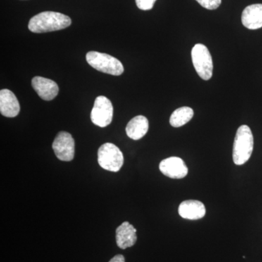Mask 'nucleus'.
<instances>
[{"label":"nucleus","mask_w":262,"mask_h":262,"mask_svg":"<svg viewBox=\"0 0 262 262\" xmlns=\"http://www.w3.org/2000/svg\"><path fill=\"white\" fill-rule=\"evenodd\" d=\"M108 262H125V257L122 255L119 254L114 256Z\"/></svg>","instance_id":"nucleus-18"},{"label":"nucleus","mask_w":262,"mask_h":262,"mask_svg":"<svg viewBox=\"0 0 262 262\" xmlns=\"http://www.w3.org/2000/svg\"><path fill=\"white\" fill-rule=\"evenodd\" d=\"M253 149V136L248 125L239 127L236 133L232 151L234 163L242 165L251 158Z\"/></svg>","instance_id":"nucleus-2"},{"label":"nucleus","mask_w":262,"mask_h":262,"mask_svg":"<svg viewBox=\"0 0 262 262\" xmlns=\"http://www.w3.org/2000/svg\"><path fill=\"white\" fill-rule=\"evenodd\" d=\"M32 84L38 96L45 101H51L56 98L59 91L56 82L45 77H34Z\"/></svg>","instance_id":"nucleus-9"},{"label":"nucleus","mask_w":262,"mask_h":262,"mask_svg":"<svg viewBox=\"0 0 262 262\" xmlns=\"http://www.w3.org/2000/svg\"><path fill=\"white\" fill-rule=\"evenodd\" d=\"M113 103L110 100L105 96H98L95 100L94 107L91 111V120L98 127L108 126L113 121Z\"/></svg>","instance_id":"nucleus-6"},{"label":"nucleus","mask_w":262,"mask_h":262,"mask_svg":"<svg viewBox=\"0 0 262 262\" xmlns=\"http://www.w3.org/2000/svg\"><path fill=\"white\" fill-rule=\"evenodd\" d=\"M0 113L3 116L15 117L20 113V104L16 96L8 89L0 91Z\"/></svg>","instance_id":"nucleus-10"},{"label":"nucleus","mask_w":262,"mask_h":262,"mask_svg":"<svg viewBox=\"0 0 262 262\" xmlns=\"http://www.w3.org/2000/svg\"><path fill=\"white\" fill-rule=\"evenodd\" d=\"M203 8L208 10H215L220 6L222 0H196Z\"/></svg>","instance_id":"nucleus-16"},{"label":"nucleus","mask_w":262,"mask_h":262,"mask_svg":"<svg viewBox=\"0 0 262 262\" xmlns=\"http://www.w3.org/2000/svg\"><path fill=\"white\" fill-rule=\"evenodd\" d=\"M149 130V121L146 117L139 115L134 117L127 123L126 134L130 139L133 140H139L146 135Z\"/></svg>","instance_id":"nucleus-14"},{"label":"nucleus","mask_w":262,"mask_h":262,"mask_svg":"<svg viewBox=\"0 0 262 262\" xmlns=\"http://www.w3.org/2000/svg\"><path fill=\"white\" fill-rule=\"evenodd\" d=\"M53 149L58 159L70 162L75 157V140L69 133H58L53 143Z\"/></svg>","instance_id":"nucleus-7"},{"label":"nucleus","mask_w":262,"mask_h":262,"mask_svg":"<svg viewBox=\"0 0 262 262\" xmlns=\"http://www.w3.org/2000/svg\"><path fill=\"white\" fill-rule=\"evenodd\" d=\"M86 60L93 68L103 73L115 76L123 73L124 67L121 62L106 53L90 51L86 55Z\"/></svg>","instance_id":"nucleus-3"},{"label":"nucleus","mask_w":262,"mask_h":262,"mask_svg":"<svg viewBox=\"0 0 262 262\" xmlns=\"http://www.w3.org/2000/svg\"><path fill=\"white\" fill-rule=\"evenodd\" d=\"M243 25L248 29L255 30L262 27V4H253L245 8L243 11Z\"/></svg>","instance_id":"nucleus-13"},{"label":"nucleus","mask_w":262,"mask_h":262,"mask_svg":"<svg viewBox=\"0 0 262 262\" xmlns=\"http://www.w3.org/2000/svg\"><path fill=\"white\" fill-rule=\"evenodd\" d=\"M71 24L72 20L67 15L57 12L46 11L32 17L28 27L34 33H46L67 28Z\"/></svg>","instance_id":"nucleus-1"},{"label":"nucleus","mask_w":262,"mask_h":262,"mask_svg":"<svg viewBox=\"0 0 262 262\" xmlns=\"http://www.w3.org/2000/svg\"><path fill=\"white\" fill-rule=\"evenodd\" d=\"M98 163L104 170L118 172L123 165V155L116 145L106 143L98 150Z\"/></svg>","instance_id":"nucleus-4"},{"label":"nucleus","mask_w":262,"mask_h":262,"mask_svg":"<svg viewBox=\"0 0 262 262\" xmlns=\"http://www.w3.org/2000/svg\"><path fill=\"white\" fill-rule=\"evenodd\" d=\"M159 167L160 171L170 179H183L187 177L188 173L187 165L184 160L178 157H170L162 160Z\"/></svg>","instance_id":"nucleus-8"},{"label":"nucleus","mask_w":262,"mask_h":262,"mask_svg":"<svg viewBox=\"0 0 262 262\" xmlns=\"http://www.w3.org/2000/svg\"><path fill=\"white\" fill-rule=\"evenodd\" d=\"M192 60L196 73L203 80H209L213 75V64L211 53L203 44H196L192 50Z\"/></svg>","instance_id":"nucleus-5"},{"label":"nucleus","mask_w":262,"mask_h":262,"mask_svg":"<svg viewBox=\"0 0 262 262\" xmlns=\"http://www.w3.org/2000/svg\"><path fill=\"white\" fill-rule=\"evenodd\" d=\"M206 210L204 204L201 201L189 200L181 203L179 207V213L183 219L198 220L203 218Z\"/></svg>","instance_id":"nucleus-11"},{"label":"nucleus","mask_w":262,"mask_h":262,"mask_svg":"<svg viewBox=\"0 0 262 262\" xmlns=\"http://www.w3.org/2000/svg\"><path fill=\"white\" fill-rule=\"evenodd\" d=\"M156 0H136L138 8L142 10L152 9Z\"/></svg>","instance_id":"nucleus-17"},{"label":"nucleus","mask_w":262,"mask_h":262,"mask_svg":"<svg viewBox=\"0 0 262 262\" xmlns=\"http://www.w3.org/2000/svg\"><path fill=\"white\" fill-rule=\"evenodd\" d=\"M194 116L192 108L183 106L176 110L170 117V124L174 127H182L190 121Z\"/></svg>","instance_id":"nucleus-15"},{"label":"nucleus","mask_w":262,"mask_h":262,"mask_svg":"<svg viewBox=\"0 0 262 262\" xmlns=\"http://www.w3.org/2000/svg\"><path fill=\"white\" fill-rule=\"evenodd\" d=\"M136 229L128 222H124L116 229L117 246L121 249L132 247L137 241Z\"/></svg>","instance_id":"nucleus-12"}]
</instances>
